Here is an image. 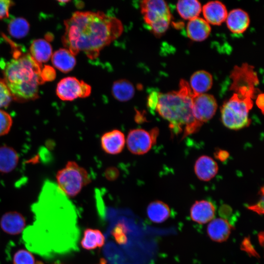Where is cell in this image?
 <instances>
[{"label":"cell","mask_w":264,"mask_h":264,"mask_svg":"<svg viewBox=\"0 0 264 264\" xmlns=\"http://www.w3.org/2000/svg\"><path fill=\"white\" fill-rule=\"evenodd\" d=\"M31 208L33 221L22 234L30 251L49 259L76 250L79 237L76 212L57 184L46 180Z\"/></svg>","instance_id":"1"},{"label":"cell","mask_w":264,"mask_h":264,"mask_svg":"<svg viewBox=\"0 0 264 264\" xmlns=\"http://www.w3.org/2000/svg\"><path fill=\"white\" fill-rule=\"evenodd\" d=\"M64 24L62 42L66 48L74 56L83 52L91 60L123 31L118 19L100 11H76Z\"/></svg>","instance_id":"2"},{"label":"cell","mask_w":264,"mask_h":264,"mask_svg":"<svg viewBox=\"0 0 264 264\" xmlns=\"http://www.w3.org/2000/svg\"><path fill=\"white\" fill-rule=\"evenodd\" d=\"M13 58L8 61L2 59L0 66L3 70L4 81L15 100L23 102L34 100L38 96L42 79V65L29 53H24L14 45Z\"/></svg>","instance_id":"3"},{"label":"cell","mask_w":264,"mask_h":264,"mask_svg":"<svg viewBox=\"0 0 264 264\" xmlns=\"http://www.w3.org/2000/svg\"><path fill=\"white\" fill-rule=\"evenodd\" d=\"M193 91L183 79L179 82L178 91L159 93L155 111L170 123L173 132L180 133L184 129V136L197 131L200 127L193 113Z\"/></svg>","instance_id":"4"},{"label":"cell","mask_w":264,"mask_h":264,"mask_svg":"<svg viewBox=\"0 0 264 264\" xmlns=\"http://www.w3.org/2000/svg\"><path fill=\"white\" fill-rule=\"evenodd\" d=\"M253 105L252 98L234 93L222 106L221 118L223 125L232 130L248 126L250 123L248 113Z\"/></svg>","instance_id":"5"},{"label":"cell","mask_w":264,"mask_h":264,"mask_svg":"<svg viewBox=\"0 0 264 264\" xmlns=\"http://www.w3.org/2000/svg\"><path fill=\"white\" fill-rule=\"evenodd\" d=\"M56 177L57 186L68 197L77 195L91 180L88 171L73 161H68Z\"/></svg>","instance_id":"6"},{"label":"cell","mask_w":264,"mask_h":264,"mask_svg":"<svg viewBox=\"0 0 264 264\" xmlns=\"http://www.w3.org/2000/svg\"><path fill=\"white\" fill-rule=\"evenodd\" d=\"M141 13L151 31L157 36L168 29L172 15L167 3L162 0H145L140 1Z\"/></svg>","instance_id":"7"},{"label":"cell","mask_w":264,"mask_h":264,"mask_svg":"<svg viewBox=\"0 0 264 264\" xmlns=\"http://www.w3.org/2000/svg\"><path fill=\"white\" fill-rule=\"evenodd\" d=\"M158 133L157 129L150 131L141 128L131 130L126 140L129 151L135 155L147 153L155 143Z\"/></svg>","instance_id":"8"},{"label":"cell","mask_w":264,"mask_h":264,"mask_svg":"<svg viewBox=\"0 0 264 264\" xmlns=\"http://www.w3.org/2000/svg\"><path fill=\"white\" fill-rule=\"evenodd\" d=\"M91 91L90 85L74 77H65L58 83L56 94L63 101H71L78 98H86Z\"/></svg>","instance_id":"9"},{"label":"cell","mask_w":264,"mask_h":264,"mask_svg":"<svg viewBox=\"0 0 264 264\" xmlns=\"http://www.w3.org/2000/svg\"><path fill=\"white\" fill-rule=\"evenodd\" d=\"M193 113L197 123L200 127L211 119L216 113L217 104L215 97L206 93L192 95Z\"/></svg>","instance_id":"10"},{"label":"cell","mask_w":264,"mask_h":264,"mask_svg":"<svg viewBox=\"0 0 264 264\" xmlns=\"http://www.w3.org/2000/svg\"><path fill=\"white\" fill-rule=\"evenodd\" d=\"M232 83L230 89L236 91L242 88L255 89L259 84L257 73L254 67L247 63H243L240 66H235L230 74Z\"/></svg>","instance_id":"11"},{"label":"cell","mask_w":264,"mask_h":264,"mask_svg":"<svg viewBox=\"0 0 264 264\" xmlns=\"http://www.w3.org/2000/svg\"><path fill=\"white\" fill-rule=\"evenodd\" d=\"M100 144L103 151L110 154L115 155L122 152L126 144L124 133L117 129L105 132L100 139Z\"/></svg>","instance_id":"12"},{"label":"cell","mask_w":264,"mask_h":264,"mask_svg":"<svg viewBox=\"0 0 264 264\" xmlns=\"http://www.w3.org/2000/svg\"><path fill=\"white\" fill-rule=\"evenodd\" d=\"M204 20L209 24L220 25L226 19L228 12L226 6L218 0L211 1L202 7Z\"/></svg>","instance_id":"13"},{"label":"cell","mask_w":264,"mask_h":264,"mask_svg":"<svg viewBox=\"0 0 264 264\" xmlns=\"http://www.w3.org/2000/svg\"><path fill=\"white\" fill-rule=\"evenodd\" d=\"M215 211V206L210 201H196L190 209V217L196 222L205 224L213 220Z\"/></svg>","instance_id":"14"},{"label":"cell","mask_w":264,"mask_h":264,"mask_svg":"<svg viewBox=\"0 0 264 264\" xmlns=\"http://www.w3.org/2000/svg\"><path fill=\"white\" fill-rule=\"evenodd\" d=\"M25 220L23 216L16 211L5 213L0 220L2 229L10 235H18L23 231L25 228Z\"/></svg>","instance_id":"15"},{"label":"cell","mask_w":264,"mask_h":264,"mask_svg":"<svg viewBox=\"0 0 264 264\" xmlns=\"http://www.w3.org/2000/svg\"><path fill=\"white\" fill-rule=\"evenodd\" d=\"M225 21L228 28L234 34L243 33L247 29L250 23L248 14L240 8L230 11Z\"/></svg>","instance_id":"16"},{"label":"cell","mask_w":264,"mask_h":264,"mask_svg":"<svg viewBox=\"0 0 264 264\" xmlns=\"http://www.w3.org/2000/svg\"><path fill=\"white\" fill-rule=\"evenodd\" d=\"M231 230L232 226L228 220L220 218L210 221L207 226V232L212 240L221 242L228 239Z\"/></svg>","instance_id":"17"},{"label":"cell","mask_w":264,"mask_h":264,"mask_svg":"<svg viewBox=\"0 0 264 264\" xmlns=\"http://www.w3.org/2000/svg\"><path fill=\"white\" fill-rule=\"evenodd\" d=\"M210 24L201 18L197 17L189 21L186 26L187 36L192 40L201 42L206 39L210 34Z\"/></svg>","instance_id":"18"},{"label":"cell","mask_w":264,"mask_h":264,"mask_svg":"<svg viewBox=\"0 0 264 264\" xmlns=\"http://www.w3.org/2000/svg\"><path fill=\"white\" fill-rule=\"evenodd\" d=\"M194 170L200 180L207 181L216 175L218 171V166L211 157L202 155L196 161Z\"/></svg>","instance_id":"19"},{"label":"cell","mask_w":264,"mask_h":264,"mask_svg":"<svg viewBox=\"0 0 264 264\" xmlns=\"http://www.w3.org/2000/svg\"><path fill=\"white\" fill-rule=\"evenodd\" d=\"M53 65L63 72L72 70L76 64L74 55L66 48H60L56 50L51 56Z\"/></svg>","instance_id":"20"},{"label":"cell","mask_w":264,"mask_h":264,"mask_svg":"<svg viewBox=\"0 0 264 264\" xmlns=\"http://www.w3.org/2000/svg\"><path fill=\"white\" fill-rule=\"evenodd\" d=\"M189 86L196 94H202L208 91L213 85L211 74L205 70H198L191 76Z\"/></svg>","instance_id":"21"},{"label":"cell","mask_w":264,"mask_h":264,"mask_svg":"<svg viewBox=\"0 0 264 264\" xmlns=\"http://www.w3.org/2000/svg\"><path fill=\"white\" fill-rule=\"evenodd\" d=\"M30 54L38 63L42 65L47 62L51 57V45L44 39L35 40L30 45Z\"/></svg>","instance_id":"22"},{"label":"cell","mask_w":264,"mask_h":264,"mask_svg":"<svg viewBox=\"0 0 264 264\" xmlns=\"http://www.w3.org/2000/svg\"><path fill=\"white\" fill-rule=\"evenodd\" d=\"M170 209L168 205L163 201L154 200L147 206V214L149 219L154 223H162L170 216Z\"/></svg>","instance_id":"23"},{"label":"cell","mask_w":264,"mask_h":264,"mask_svg":"<svg viewBox=\"0 0 264 264\" xmlns=\"http://www.w3.org/2000/svg\"><path fill=\"white\" fill-rule=\"evenodd\" d=\"M111 93L117 100L120 102H127L133 97L135 88L129 81L124 79H120L113 83Z\"/></svg>","instance_id":"24"},{"label":"cell","mask_w":264,"mask_h":264,"mask_svg":"<svg viewBox=\"0 0 264 264\" xmlns=\"http://www.w3.org/2000/svg\"><path fill=\"white\" fill-rule=\"evenodd\" d=\"M19 156L17 152L8 146L0 147V172L7 173L17 165Z\"/></svg>","instance_id":"25"},{"label":"cell","mask_w":264,"mask_h":264,"mask_svg":"<svg viewBox=\"0 0 264 264\" xmlns=\"http://www.w3.org/2000/svg\"><path fill=\"white\" fill-rule=\"evenodd\" d=\"M176 9L182 19L190 21L198 17L202 7L201 3L197 0H181L176 3Z\"/></svg>","instance_id":"26"},{"label":"cell","mask_w":264,"mask_h":264,"mask_svg":"<svg viewBox=\"0 0 264 264\" xmlns=\"http://www.w3.org/2000/svg\"><path fill=\"white\" fill-rule=\"evenodd\" d=\"M105 241V237L99 230L87 228L84 232L81 245L86 250H93L102 247Z\"/></svg>","instance_id":"27"},{"label":"cell","mask_w":264,"mask_h":264,"mask_svg":"<svg viewBox=\"0 0 264 264\" xmlns=\"http://www.w3.org/2000/svg\"><path fill=\"white\" fill-rule=\"evenodd\" d=\"M29 30V24L26 20L22 17L11 19L8 24V31L10 35L16 39L24 37Z\"/></svg>","instance_id":"28"},{"label":"cell","mask_w":264,"mask_h":264,"mask_svg":"<svg viewBox=\"0 0 264 264\" xmlns=\"http://www.w3.org/2000/svg\"><path fill=\"white\" fill-rule=\"evenodd\" d=\"M14 264H36L31 253L25 249L17 251L14 255Z\"/></svg>","instance_id":"29"},{"label":"cell","mask_w":264,"mask_h":264,"mask_svg":"<svg viewBox=\"0 0 264 264\" xmlns=\"http://www.w3.org/2000/svg\"><path fill=\"white\" fill-rule=\"evenodd\" d=\"M12 123L11 116L7 112L0 109V136L9 132Z\"/></svg>","instance_id":"30"},{"label":"cell","mask_w":264,"mask_h":264,"mask_svg":"<svg viewBox=\"0 0 264 264\" xmlns=\"http://www.w3.org/2000/svg\"><path fill=\"white\" fill-rule=\"evenodd\" d=\"M12 99L11 92L3 79L0 78V108L9 105Z\"/></svg>","instance_id":"31"},{"label":"cell","mask_w":264,"mask_h":264,"mask_svg":"<svg viewBox=\"0 0 264 264\" xmlns=\"http://www.w3.org/2000/svg\"><path fill=\"white\" fill-rule=\"evenodd\" d=\"M41 77L44 82L52 81L56 77L55 71L52 67L45 66L42 69Z\"/></svg>","instance_id":"32"},{"label":"cell","mask_w":264,"mask_h":264,"mask_svg":"<svg viewBox=\"0 0 264 264\" xmlns=\"http://www.w3.org/2000/svg\"><path fill=\"white\" fill-rule=\"evenodd\" d=\"M159 93L155 90H154L148 95L147 100V106L151 111L155 110L158 103Z\"/></svg>","instance_id":"33"},{"label":"cell","mask_w":264,"mask_h":264,"mask_svg":"<svg viewBox=\"0 0 264 264\" xmlns=\"http://www.w3.org/2000/svg\"><path fill=\"white\" fill-rule=\"evenodd\" d=\"M13 2L9 0H0V19L9 17V11Z\"/></svg>","instance_id":"34"},{"label":"cell","mask_w":264,"mask_h":264,"mask_svg":"<svg viewBox=\"0 0 264 264\" xmlns=\"http://www.w3.org/2000/svg\"><path fill=\"white\" fill-rule=\"evenodd\" d=\"M241 247L242 249L252 256L256 257L258 255L248 238H245L243 240Z\"/></svg>","instance_id":"35"},{"label":"cell","mask_w":264,"mask_h":264,"mask_svg":"<svg viewBox=\"0 0 264 264\" xmlns=\"http://www.w3.org/2000/svg\"><path fill=\"white\" fill-rule=\"evenodd\" d=\"M249 210H251L254 212H256L258 214H264V198L263 196L262 197V199L258 202L256 204L250 205L248 207Z\"/></svg>","instance_id":"36"},{"label":"cell","mask_w":264,"mask_h":264,"mask_svg":"<svg viewBox=\"0 0 264 264\" xmlns=\"http://www.w3.org/2000/svg\"><path fill=\"white\" fill-rule=\"evenodd\" d=\"M256 104L257 107L261 110L262 113H264V97L263 93L259 94L257 96Z\"/></svg>","instance_id":"37"},{"label":"cell","mask_w":264,"mask_h":264,"mask_svg":"<svg viewBox=\"0 0 264 264\" xmlns=\"http://www.w3.org/2000/svg\"><path fill=\"white\" fill-rule=\"evenodd\" d=\"M219 212L222 217L227 218L230 215L232 210L229 206L224 205L220 208Z\"/></svg>","instance_id":"38"},{"label":"cell","mask_w":264,"mask_h":264,"mask_svg":"<svg viewBox=\"0 0 264 264\" xmlns=\"http://www.w3.org/2000/svg\"><path fill=\"white\" fill-rule=\"evenodd\" d=\"M217 156L220 161H224L228 157L229 154L225 151L220 150L217 152Z\"/></svg>","instance_id":"39"},{"label":"cell","mask_w":264,"mask_h":264,"mask_svg":"<svg viewBox=\"0 0 264 264\" xmlns=\"http://www.w3.org/2000/svg\"><path fill=\"white\" fill-rule=\"evenodd\" d=\"M258 239L259 242L261 244V245H263V242H264V234L263 232H261L258 236Z\"/></svg>","instance_id":"40"},{"label":"cell","mask_w":264,"mask_h":264,"mask_svg":"<svg viewBox=\"0 0 264 264\" xmlns=\"http://www.w3.org/2000/svg\"><path fill=\"white\" fill-rule=\"evenodd\" d=\"M98 264H106V263L104 259H101L100 261V263Z\"/></svg>","instance_id":"41"},{"label":"cell","mask_w":264,"mask_h":264,"mask_svg":"<svg viewBox=\"0 0 264 264\" xmlns=\"http://www.w3.org/2000/svg\"><path fill=\"white\" fill-rule=\"evenodd\" d=\"M53 264H60V263H54Z\"/></svg>","instance_id":"42"}]
</instances>
